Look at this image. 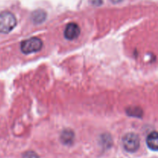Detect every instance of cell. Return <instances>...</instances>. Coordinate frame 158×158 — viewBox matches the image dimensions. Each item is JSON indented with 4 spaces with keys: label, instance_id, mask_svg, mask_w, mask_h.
Returning a JSON list of instances; mask_svg holds the SVG:
<instances>
[{
    "label": "cell",
    "instance_id": "obj_6",
    "mask_svg": "<svg viewBox=\"0 0 158 158\" xmlns=\"http://www.w3.org/2000/svg\"><path fill=\"white\" fill-rule=\"evenodd\" d=\"M74 139V134L70 130H65L61 134V140L64 144L69 145L73 143Z\"/></svg>",
    "mask_w": 158,
    "mask_h": 158
},
{
    "label": "cell",
    "instance_id": "obj_2",
    "mask_svg": "<svg viewBox=\"0 0 158 158\" xmlns=\"http://www.w3.org/2000/svg\"><path fill=\"white\" fill-rule=\"evenodd\" d=\"M42 47H43V42L37 37H32L22 42L21 43V50L25 54L36 52L40 51Z\"/></svg>",
    "mask_w": 158,
    "mask_h": 158
},
{
    "label": "cell",
    "instance_id": "obj_9",
    "mask_svg": "<svg viewBox=\"0 0 158 158\" xmlns=\"http://www.w3.org/2000/svg\"><path fill=\"white\" fill-rule=\"evenodd\" d=\"M22 158H40L37 154H35L33 151H27V152L24 153Z\"/></svg>",
    "mask_w": 158,
    "mask_h": 158
},
{
    "label": "cell",
    "instance_id": "obj_4",
    "mask_svg": "<svg viewBox=\"0 0 158 158\" xmlns=\"http://www.w3.org/2000/svg\"><path fill=\"white\" fill-rule=\"evenodd\" d=\"M80 33V29L77 23H71L66 26L64 31V35L67 40H73L77 39Z\"/></svg>",
    "mask_w": 158,
    "mask_h": 158
},
{
    "label": "cell",
    "instance_id": "obj_11",
    "mask_svg": "<svg viewBox=\"0 0 158 158\" xmlns=\"http://www.w3.org/2000/svg\"><path fill=\"white\" fill-rule=\"evenodd\" d=\"M113 1H114V2H117L120 1V0H113Z\"/></svg>",
    "mask_w": 158,
    "mask_h": 158
},
{
    "label": "cell",
    "instance_id": "obj_3",
    "mask_svg": "<svg viewBox=\"0 0 158 158\" xmlns=\"http://www.w3.org/2000/svg\"><path fill=\"white\" fill-rule=\"evenodd\" d=\"M123 146L128 152H136L140 148V138L137 134L129 133L123 137Z\"/></svg>",
    "mask_w": 158,
    "mask_h": 158
},
{
    "label": "cell",
    "instance_id": "obj_8",
    "mask_svg": "<svg viewBox=\"0 0 158 158\" xmlns=\"http://www.w3.org/2000/svg\"><path fill=\"white\" fill-rule=\"evenodd\" d=\"M127 114L131 117H141L143 112L142 110L139 107H130L127 110Z\"/></svg>",
    "mask_w": 158,
    "mask_h": 158
},
{
    "label": "cell",
    "instance_id": "obj_1",
    "mask_svg": "<svg viewBox=\"0 0 158 158\" xmlns=\"http://www.w3.org/2000/svg\"><path fill=\"white\" fill-rule=\"evenodd\" d=\"M16 19L15 15L9 12L0 13V32L9 33L16 26Z\"/></svg>",
    "mask_w": 158,
    "mask_h": 158
},
{
    "label": "cell",
    "instance_id": "obj_5",
    "mask_svg": "<svg viewBox=\"0 0 158 158\" xmlns=\"http://www.w3.org/2000/svg\"><path fill=\"white\" fill-rule=\"evenodd\" d=\"M147 143L150 149L157 151L158 149V135L157 132H152L148 135L147 138Z\"/></svg>",
    "mask_w": 158,
    "mask_h": 158
},
{
    "label": "cell",
    "instance_id": "obj_7",
    "mask_svg": "<svg viewBox=\"0 0 158 158\" xmlns=\"http://www.w3.org/2000/svg\"><path fill=\"white\" fill-rule=\"evenodd\" d=\"M46 14L44 11L43 10H36L32 13V19L34 23H41L46 19Z\"/></svg>",
    "mask_w": 158,
    "mask_h": 158
},
{
    "label": "cell",
    "instance_id": "obj_10",
    "mask_svg": "<svg viewBox=\"0 0 158 158\" xmlns=\"http://www.w3.org/2000/svg\"><path fill=\"white\" fill-rule=\"evenodd\" d=\"M91 2H92L93 4L97 5V6H99L102 3V0H91Z\"/></svg>",
    "mask_w": 158,
    "mask_h": 158
}]
</instances>
